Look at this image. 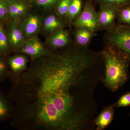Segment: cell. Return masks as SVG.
I'll list each match as a JSON object with an SVG mask.
<instances>
[{"label":"cell","instance_id":"1","mask_svg":"<svg viewBox=\"0 0 130 130\" xmlns=\"http://www.w3.org/2000/svg\"><path fill=\"white\" fill-rule=\"evenodd\" d=\"M86 51L51 52L31 60L24 72L11 79V125L19 130H82L93 121V97L98 83Z\"/></svg>","mask_w":130,"mask_h":130},{"label":"cell","instance_id":"2","mask_svg":"<svg viewBox=\"0 0 130 130\" xmlns=\"http://www.w3.org/2000/svg\"><path fill=\"white\" fill-rule=\"evenodd\" d=\"M102 54L105 68V75L102 80L107 89L115 92L129 79V59L121 50L109 44L105 47Z\"/></svg>","mask_w":130,"mask_h":130},{"label":"cell","instance_id":"3","mask_svg":"<svg viewBox=\"0 0 130 130\" xmlns=\"http://www.w3.org/2000/svg\"><path fill=\"white\" fill-rule=\"evenodd\" d=\"M108 30L107 35L108 44L122 51L130 60V25L115 24Z\"/></svg>","mask_w":130,"mask_h":130},{"label":"cell","instance_id":"4","mask_svg":"<svg viewBox=\"0 0 130 130\" xmlns=\"http://www.w3.org/2000/svg\"><path fill=\"white\" fill-rule=\"evenodd\" d=\"M73 24L77 28H87L93 32L96 31L99 27L98 14L93 5L90 3H86Z\"/></svg>","mask_w":130,"mask_h":130},{"label":"cell","instance_id":"5","mask_svg":"<svg viewBox=\"0 0 130 130\" xmlns=\"http://www.w3.org/2000/svg\"><path fill=\"white\" fill-rule=\"evenodd\" d=\"M18 52L28 55L31 60L48 55L51 53L35 36L25 40Z\"/></svg>","mask_w":130,"mask_h":130},{"label":"cell","instance_id":"6","mask_svg":"<svg viewBox=\"0 0 130 130\" xmlns=\"http://www.w3.org/2000/svg\"><path fill=\"white\" fill-rule=\"evenodd\" d=\"M119 9L108 4H103L101 6L98 14L99 27L109 29L115 25V19Z\"/></svg>","mask_w":130,"mask_h":130},{"label":"cell","instance_id":"7","mask_svg":"<svg viewBox=\"0 0 130 130\" xmlns=\"http://www.w3.org/2000/svg\"><path fill=\"white\" fill-rule=\"evenodd\" d=\"M7 32L11 50L18 52L25 41L21 26L14 21H11Z\"/></svg>","mask_w":130,"mask_h":130},{"label":"cell","instance_id":"8","mask_svg":"<svg viewBox=\"0 0 130 130\" xmlns=\"http://www.w3.org/2000/svg\"><path fill=\"white\" fill-rule=\"evenodd\" d=\"M7 61L10 79L21 74L28 68V59L23 55L10 56L7 58Z\"/></svg>","mask_w":130,"mask_h":130},{"label":"cell","instance_id":"9","mask_svg":"<svg viewBox=\"0 0 130 130\" xmlns=\"http://www.w3.org/2000/svg\"><path fill=\"white\" fill-rule=\"evenodd\" d=\"M41 23V18L37 15L27 17L21 26L24 36L28 38L34 36L39 30Z\"/></svg>","mask_w":130,"mask_h":130},{"label":"cell","instance_id":"10","mask_svg":"<svg viewBox=\"0 0 130 130\" xmlns=\"http://www.w3.org/2000/svg\"><path fill=\"white\" fill-rule=\"evenodd\" d=\"M115 105H110L104 108L94 121L96 130H104L111 124L113 118Z\"/></svg>","mask_w":130,"mask_h":130},{"label":"cell","instance_id":"11","mask_svg":"<svg viewBox=\"0 0 130 130\" xmlns=\"http://www.w3.org/2000/svg\"><path fill=\"white\" fill-rule=\"evenodd\" d=\"M69 41V33L61 28L54 32L49 39L48 43L52 48L58 49L66 46Z\"/></svg>","mask_w":130,"mask_h":130},{"label":"cell","instance_id":"12","mask_svg":"<svg viewBox=\"0 0 130 130\" xmlns=\"http://www.w3.org/2000/svg\"><path fill=\"white\" fill-rule=\"evenodd\" d=\"M13 110L12 105L8 95L0 89V123L10 119Z\"/></svg>","mask_w":130,"mask_h":130},{"label":"cell","instance_id":"13","mask_svg":"<svg viewBox=\"0 0 130 130\" xmlns=\"http://www.w3.org/2000/svg\"><path fill=\"white\" fill-rule=\"evenodd\" d=\"M10 17L17 19L25 15L28 7L23 3L18 0H11L7 2Z\"/></svg>","mask_w":130,"mask_h":130},{"label":"cell","instance_id":"14","mask_svg":"<svg viewBox=\"0 0 130 130\" xmlns=\"http://www.w3.org/2000/svg\"><path fill=\"white\" fill-rule=\"evenodd\" d=\"M78 28L76 33V40L77 43L81 46H86L90 42L94 32L87 28Z\"/></svg>","mask_w":130,"mask_h":130},{"label":"cell","instance_id":"15","mask_svg":"<svg viewBox=\"0 0 130 130\" xmlns=\"http://www.w3.org/2000/svg\"><path fill=\"white\" fill-rule=\"evenodd\" d=\"M63 24L61 21L54 15L48 16L44 20L43 29L47 31L54 32L62 28Z\"/></svg>","mask_w":130,"mask_h":130},{"label":"cell","instance_id":"16","mask_svg":"<svg viewBox=\"0 0 130 130\" xmlns=\"http://www.w3.org/2000/svg\"><path fill=\"white\" fill-rule=\"evenodd\" d=\"M81 0H71L68 11L66 15L69 22H72L79 16L81 13Z\"/></svg>","mask_w":130,"mask_h":130},{"label":"cell","instance_id":"17","mask_svg":"<svg viewBox=\"0 0 130 130\" xmlns=\"http://www.w3.org/2000/svg\"><path fill=\"white\" fill-rule=\"evenodd\" d=\"M11 50L7 33L3 28L0 30V53L6 56Z\"/></svg>","mask_w":130,"mask_h":130},{"label":"cell","instance_id":"18","mask_svg":"<svg viewBox=\"0 0 130 130\" xmlns=\"http://www.w3.org/2000/svg\"><path fill=\"white\" fill-rule=\"evenodd\" d=\"M117 18L120 23L130 25V5L119 9Z\"/></svg>","mask_w":130,"mask_h":130},{"label":"cell","instance_id":"19","mask_svg":"<svg viewBox=\"0 0 130 130\" xmlns=\"http://www.w3.org/2000/svg\"><path fill=\"white\" fill-rule=\"evenodd\" d=\"M4 55H0V83H2L7 78H9L7 59Z\"/></svg>","mask_w":130,"mask_h":130},{"label":"cell","instance_id":"20","mask_svg":"<svg viewBox=\"0 0 130 130\" xmlns=\"http://www.w3.org/2000/svg\"><path fill=\"white\" fill-rule=\"evenodd\" d=\"M103 4L113 5L119 9L130 5V0H98Z\"/></svg>","mask_w":130,"mask_h":130},{"label":"cell","instance_id":"21","mask_svg":"<svg viewBox=\"0 0 130 130\" xmlns=\"http://www.w3.org/2000/svg\"><path fill=\"white\" fill-rule=\"evenodd\" d=\"M9 17L7 2L0 0V21H6Z\"/></svg>","mask_w":130,"mask_h":130},{"label":"cell","instance_id":"22","mask_svg":"<svg viewBox=\"0 0 130 130\" xmlns=\"http://www.w3.org/2000/svg\"><path fill=\"white\" fill-rule=\"evenodd\" d=\"M71 0H61L57 8L58 14L61 16L66 15Z\"/></svg>","mask_w":130,"mask_h":130},{"label":"cell","instance_id":"23","mask_svg":"<svg viewBox=\"0 0 130 130\" xmlns=\"http://www.w3.org/2000/svg\"><path fill=\"white\" fill-rule=\"evenodd\" d=\"M117 107H125L130 106V91L121 96L115 105Z\"/></svg>","mask_w":130,"mask_h":130},{"label":"cell","instance_id":"24","mask_svg":"<svg viewBox=\"0 0 130 130\" xmlns=\"http://www.w3.org/2000/svg\"><path fill=\"white\" fill-rule=\"evenodd\" d=\"M59 0H36L38 5L43 7H47L56 3Z\"/></svg>","mask_w":130,"mask_h":130},{"label":"cell","instance_id":"25","mask_svg":"<svg viewBox=\"0 0 130 130\" xmlns=\"http://www.w3.org/2000/svg\"><path fill=\"white\" fill-rule=\"evenodd\" d=\"M3 28V27L2 24L1 23V22H0V30Z\"/></svg>","mask_w":130,"mask_h":130},{"label":"cell","instance_id":"26","mask_svg":"<svg viewBox=\"0 0 130 130\" xmlns=\"http://www.w3.org/2000/svg\"><path fill=\"white\" fill-rule=\"evenodd\" d=\"M3 1H5L6 2H8L10 1L11 0H3Z\"/></svg>","mask_w":130,"mask_h":130},{"label":"cell","instance_id":"27","mask_svg":"<svg viewBox=\"0 0 130 130\" xmlns=\"http://www.w3.org/2000/svg\"><path fill=\"white\" fill-rule=\"evenodd\" d=\"M2 55L1 54V53H0V55Z\"/></svg>","mask_w":130,"mask_h":130}]
</instances>
